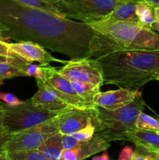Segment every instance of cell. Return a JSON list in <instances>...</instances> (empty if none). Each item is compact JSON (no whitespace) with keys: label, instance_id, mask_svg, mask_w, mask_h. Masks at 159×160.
<instances>
[{"label":"cell","instance_id":"cell-31","mask_svg":"<svg viewBox=\"0 0 159 160\" xmlns=\"http://www.w3.org/2000/svg\"><path fill=\"white\" fill-rule=\"evenodd\" d=\"M134 151L131 146H126L122 149L118 160H132Z\"/></svg>","mask_w":159,"mask_h":160},{"label":"cell","instance_id":"cell-3","mask_svg":"<svg viewBox=\"0 0 159 160\" xmlns=\"http://www.w3.org/2000/svg\"><path fill=\"white\" fill-rule=\"evenodd\" d=\"M94 31L90 58L125 50H159V34L135 22L88 24Z\"/></svg>","mask_w":159,"mask_h":160},{"label":"cell","instance_id":"cell-1","mask_svg":"<svg viewBox=\"0 0 159 160\" xmlns=\"http://www.w3.org/2000/svg\"><path fill=\"white\" fill-rule=\"evenodd\" d=\"M0 23L8 28L3 40L32 42L70 59L90 58L94 31L88 24L58 17L13 0H0Z\"/></svg>","mask_w":159,"mask_h":160},{"label":"cell","instance_id":"cell-43","mask_svg":"<svg viewBox=\"0 0 159 160\" xmlns=\"http://www.w3.org/2000/svg\"><path fill=\"white\" fill-rule=\"evenodd\" d=\"M0 86H1V85H0Z\"/></svg>","mask_w":159,"mask_h":160},{"label":"cell","instance_id":"cell-36","mask_svg":"<svg viewBox=\"0 0 159 160\" xmlns=\"http://www.w3.org/2000/svg\"><path fill=\"white\" fill-rule=\"evenodd\" d=\"M143 1L149 3L152 6L155 7H159V0H143Z\"/></svg>","mask_w":159,"mask_h":160},{"label":"cell","instance_id":"cell-13","mask_svg":"<svg viewBox=\"0 0 159 160\" xmlns=\"http://www.w3.org/2000/svg\"><path fill=\"white\" fill-rule=\"evenodd\" d=\"M36 80L38 90L31 98V102L34 106L53 112H65L69 109H74L64 102L49 89L47 88L43 80Z\"/></svg>","mask_w":159,"mask_h":160},{"label":"cell","instance_id":"cell-14","mask_svg":"<svg viewBox=\"0 0 159 160\" xmlns=\"http://www.w3.org/2000/svg\"><path fill=\"white\" fill-rule=\"evenodd\" d=\"M140 0H125L118 4L111 13L102 20L100 23H113L116 22H135L140 23L136 14V7Z\"/></svg>","mask_w":159,"mask_h":160},{"label":"cell","instance_id":"cell-27","mask_svg":"<svg viewBox=\"0 0 159 160\" xmlns=\"http://www.w3.org/2000/svg\"><path fill=\"white\" fill-rule=\"evenodd\" d=\"M81 142L76 140L71 134H62V145L63 150L74 149L80 145Z\"/></svg>","mask_w":159,"mask_h":160},{"label":"cell","instance_id":"cell-38","mask_svg":"<svg viewBox=\"0 0 159 160\" xmlns=\"http://www.w3.org/2000/svg\"><path fill=\"white\" fill-rule=\"evenodd\" d=\"M0 160H10L9 157V155H8V152H6L5 154L0 156Z\"/></svg>","mask_w":159,"mask_h":160},{"label":"cell","instance_id":"cell-29","mask_svg":"<svg viewBox=\"0 0 159 160\" xmlns=\"http://www.w3.org/2000/svg\"><path fill=\"white\" fill-rule=\"evenodd\" d=\"M59 160H79L77 148L74 149L62 150Z\"/></svg>","mask_w":159,"mask_h":160},{"label":"cell","instance_id":"cell-5","mask_svg":"<svg viewBox=\"0 0 159 160\" xmlns=\"http://www.w3.org/2000/svg\"><path fill=\"white\" fill-rule=\"evenodd\" d=\"M125 0H59L55 3L65 17L90 24L102 20Z\"/></svg>","mask_w":159,"mask_h":160},{"label":"cell","instance_id":"cell-11","mask_svg":"<svg viewBox=\"0 0 159 160\" xmlns=\"http://www.w3.org/2000/svg\"><path fill=\"white\" fill-rule=\"evenodd\" d=\"M94 109H71L58 116L59 131L62 134H72L80 131L92 121Z\"/></svg>","mask_w":159,"mask_h":160},{"label":"cell","instance_id":"cell-6","mask_svg":"<svg viewBox=\"0 0 159 160\" xmlns=\"http://www.w3.org/2000/svg\"><path fill=\"white\" fill-rule=\"evenodd\" d=\"M62 112L37 107L30 98L18 106L6 105L3 125L8 134H14L48 121Z\"/></svg>","mask_w":159,"mask_h":160},{"label":"cell","instance_id":"cell-9","mask_svg":"<svg viewBox=\"0 0 159 160\" xmlns=\"http://www.w3.org/2000/svg\"><path fill=\"white\" fill-rule=\"evenodd\" d=\"M59 73L70 81H81L95 85H104L103 71L100 62L94 58H78L67 61Z\"/></svg>","mask_w":159,"mask_h":160},{"label":"cell","instance_id":"cell-16","mask_svg":"<svg viewBox=\"0 0 159 160\" xmlns=\"http://www.w3.org/2000/svg\"><path fill=\"white\" fill-rule=\"evenodd\" d=\"M110 147V143L94 134L91 140L87 142H81L77 148L79 160H84L100 152L106 151Z\"/></svg>","mask_w":159,"mask_h":160},{"label":"cell","instance_id":"cell-35","mask_svg":"<svg viewBox=\"0 0 159 160\" xmlns=\"http://www.w3.org/2000/svg\"><path fill=\"white\" fill-rule=\"evenodd\" d=\"M6 137H7V136H5V137H0V156H2V155L5 154V153L6 152L4 150V148H3V144H4V142L5 140H6Z\"/></svg>","mask_w":159,"mask_h":160},{"label":"cell","instance_id":"cell-8","mask_svg":"<svg viewBox=\"0 0 159 160\" xmlns=\"http://www.w3.org/2000/svg\"><path fill=\"white\" fill-rule=\"evenodd\" d=\"M45 85L58 98L74 109H94L97 106L87 102L78 95L72 85L71 81L62 77L54 67L42 66Z\"/></svg>","mask_w":159,"mask_h":160},{"label":"cell","instance_id":"cell-40","mask_svg":"<svg viewBox=\"0 0 159 160\" xmlns=\"http://www.w3.org/2000/svg\"><path fill=\"white\" fill-rule=\"evenodd\" d=\"M155 80H157V81H159V75H158V76L157 77V78H156V79H155Z\"/></svg>","mask_w":159,"mask_h":160},{"label":"cell","instance_id":"cell-33","mask_svg":"<svg viewBox=\"0 0 159 160\" xmlns=\"http://www.w3.org/2000/svg\"><path fill=\"white\" fill-rule=\"evenodd\" d=\"M154 11H155V17H154V22L152 25V28L157 34H159V7L154 8Z\"/></svg>","mask_w":159,"mask_h":160},{"label":"cell","instance_id":"cell-25","mask_svg":"<svg viewBox=\"0 0 159 160\" xmlns=\"http://www.w3.org/2000/svg\"><path fill=\"white\" fill-rule=\"evenodd\" d=\"M132 160H159V152L147 151L137 147Z\"/></svg>","mask_w":159,"mask_h":160},{"label":"cell","instance_id":"cell-32","mask_svg":"<svg viewBox=\"0 0 159 160\" xmlns=\"http://www.w3.org/2000/svg\"><path fill=\"white\" fill-rule=\"evenodd\" d=\"M0 55L1 56H14L16 54H14L12 51L6 47V45L4 44V40L0 38Z\"/></svg>","mask_w":159,"mask_h":160},{"label":"cell","instance_id":"cell-12","mask_svg":"<svg viewBox=\"0 0 159 160\" xmlns=\"http://www.w3.org/2000/svg\"><path fill=\"white\" fill-rule=\"evenodd\" d=\"M141 95L139 91L119 88L97 94L93 102L95 106L107 110H116L132 102L138 95Z\"/></svg>","mask_w":159,"mask_h":160},{"label":"cell","instance_id":"cell-26","mask_svg":"<svg viewBox=\"0 0 159 160\" xmlns=\"http://www.w3.org/2000/svg\"><path fill=\"white\" fill-rule=\"evenodd\" d=\"M26 77H33V78H35L36 79H45L42 66L34 65L31 62H30L26 67Z\"/></svg>","mask_w":159,"mask_h":160},{"label":"cell","instance_id":"cell-34","mask_svg":"<svg viewBox=\"0 0 159 160\" xmlns=\"http://www.w3.org/2000/svg\"><path fill=\"white\" fill-rule=\"evenodd\" d=\"M91 160H110L109 159V156L107 152H104L102 155L98 156H94L92 158Z\"/></svg>","mask_w":159,"mask_h":160},{"label":"cell","instance_id":"cell-15","mask_svg":"<svg viewBox=\"0 0 159 160\" xmlns=\"http://www.w3.org/2000/svg\"><path fill=\"white\" fill-rule=\"evenodd\" d=\"M128 141L138 148L159 152V134L155 131L132 130L126 132Z\"/></svg>","mask_w":159,"mask_h":160},{"label":"cell","instance_id":"cell-42","mask_svg":"<svg viewBox=\"0 0 159 160\" xmlns=\"http://www.w3.org/2000/svg\"><path fill=\"white\" fill-rule=\"evenodd\" d=\"M156 132H157V134H159V130H158V131H156Z\"/></svg>","mask_w":159,"mask_h":160},{"label":"cell","instance_id":"cell-22","mask_svg":"<svg viewBox=\"0 0 159 160\" xmlns=\"http://www.w3.org/2000/svg\"><path fill=\"white\" fill-rule=\"evenodd\" d=\"M16 77H26V72L13 64L8 63V62H0L1 81L16 78Z\"/></svg>","mask_w":159,"mask_h":160},{"label":"cell","instance_id":"cell-4","mask_svg":"<svg viewBox=\"0 0 159 160\" xmlns=\"http://www.w3.org/2000/svg\"><path fill=\"white\" fill-rule=\"evenodd\" d=\"M145 106L142 95H140L129 105L116 110H107L96 106L92 118L95 134L109 143L128 141L126 132L136 129V120Z\"/></svg>","mask_w":159,"mask_h":160},{"label":"cell","instance_id":"cell-10","mask_svg":"<svg viewBox=\"0 0 159 160\" xmlns=\"http://www.w3.org/2000/svg\"><path fill=\"white\" fill-rule=\"evenodd\" d=\"M4 44L14 54L17 55L28 62H37L41 66L49 65L51 62L65 64L67 61L57 59L51 56L45 48L39 44L32 42H6Z\"/></svg>","mask_w":159,"mask_h":160},{"label":"cell","instance_id":"cell-41","mask_svg":"<svg viewBox=\"0 0 159 160\" xmlns=\"http://www.w3.org/2000/svg\"><path fill=\"white\" fill-rule=\"evenodd\" d=\"M2 83H3V81H1V80H0V85H2Z\"/></svg>","mask_w":159,"mask_h":160},{"label":"cell","instance_id":"cell-24","mask_svg":"<svg viewBox=\"0 0 159 160\" xmlns=\"http://www.w3.org/2000/svg\"><path fill=\"white\" fill-rule=\"evenodd\" d=\"M95 134V128L92 123V121L88 125L81 129L80 131L73 133L71 135L74 137L76 140L80 142H87L91 140Z\"/></svg>","mask_w":159,"mask_h":160},{"label":"cell","instance_id":"cell-2","mask_svg":"<svg viewBox=\"0 0 159 160\" xmlns=\"http://www.w3.org/2000/svg\"><path fill=\"white\" fill-rule=\"evenodd\" d=\"M103 71L104 84L139 91L159 75V50H125L95 58Z\"/></svg>","mask_w":159,"mask_h":160},{"label":"cell","instance_id":"cell-21","mask_svg":"<svg viewBox=\"0 0 159 160\" xmlns=\"http://www.w3.org/2000/svg\"><path fill=\"white\" fill-rule=\"evenodd\" d=\"M136 129L140 131H157L159 130V117L154 118L142 111L138 115L135 123Z\"/></svg>","mask_w":159,"mask_h":160},{"label":"cell","instance_id":"cell-7","mask_svg":"<svg viewBox=\"0 0 159 160\" xmlns=\"http://www.w3.org/2000/svg\"><path fill=\"white\" fill-rule=\"evenodd\" d=\"M58 132L57 116L35 127L7 135L3 148L8 153L37 150L45 141Z\"/></svg>","mask_w":159,"mask_h":160},{"label":"cell","instance_id":"cell-20","mask_svg":"<svg viewBox=\"0 0 159 160\" xmlns=\"http://www.w3.org/2000/svg\"><path fill=\"white\" fill-rule=\"evenodd\" d=\"M13 1L17 2L23 6L41 9V10L50 12V13L58 16V17H65L58 10L54 3L51 2L48 0H13Z\"/></svg>","mask_w":159,"mask_h":160},{"label":"cell","instance_id":"cell-19","mask_svg":"<svg viewBox=\"0 0 159 160\" xmlns=\"http://www.w3.org/2000/svg\"><path fill=\"white\" fill-rule=\"evenodd\" d=\"M72 85L80 97L90 104H94V97L99 93L101 87L90 83L81 82V81H71Z\"/></svg>","mask_w":159,"mask_h":160},{"label":"cell","instance_id":"cell-18","mask_svg":"<svg viewBox=\"0 0 159 160\" xmlns=\"http://www.w3.org/2000/svg\"><path fill=\"white\" fill-rule=\"evenodd\" d=\"M136 14L140 23L146 28H152V25L154 22V17H155L154 6L143 0H140L137 3L136 7Z\"/></svg>","mask_w":159,"mask_h":160},{"label":"cell","instance_id":"cell-39","mask_svg":"<svg viewBox=\"0 0 159 160\" xmlns=\"http://www.w3.org/2000/svg\"><path fill=\"white\" fill-rule=\"evenodd\" d=\"M48 1H50L51 2H52V3H56V2H58L59 1V0H48Z\"/></svg>","mask_w":159,"mask_h":160},{"label":"cell","instance_id":"cell-37","mask_svg":"<svg viewBox=\"0 0 159 160\" xmlns=\"http://www.w3.org/2000/svg\"><path fill=\"white\" fill-rule=\"evenodd\" d=\"M7 30H8V28H6V26H4L2 23H0V38H1L2 39V34L4 32H6ZM2 40H3V39H2Z\"/></svg>","mask_w":159,"mask_h":160},{"label":"cell","instance_id":"cell-17","mask_svg":"<svg viewBox=\"0 0 159 160\" xmlns=\"http://www.w3.org/2000/svg\"><path fill=\"white\" fill-rule=\"evenodd\" d=\"M62 150V134L59 131L48 138L37 148V151L50 160H59Z\"/></svg>","mask_w":159,"mask_h":160},{"label":"cell","instance_id":"cell-23","mask_svg":"<svg viewBox=\"0 0 159 160\" xmlns=\"http://www.w3.org/2000/svg\"><path fill=\"white\" fill-rule=\"evenodd\" d=\"M10 160H50L37 150L8 153Z\"/></svg>","mask_w":159,"mask_h":160},{"label":"cell","instance_id":"cell-28","mask_svg":"<svg viewBox=\"0 0 159 160\" xmlns=\"http://www.w3.org/2000/svg\"><path fill=\"white\" fill-rule=\"evenodd\" d=\"M0 100L4 102L9 106H18V105L22 104L23 102L20 101L15 95L9 93V92H0Z\"/></svg>","mask_w":159,"mask_h":160},{"label":"cell","instance_id":"cell-30","mask_svg":"<svg viewBox=\"0 0 159 160\" xmlns=\"http://www.w3.org/2000/svg\"><path fill=\"white\" fill-rule=\"evenodd\" d=\"M6 103H3L0 102V137H5V136L9 135L3 125V120L5 117V111H6Z\"/></svg>","mask_w":159,"mask_h":160}]
</instances>
